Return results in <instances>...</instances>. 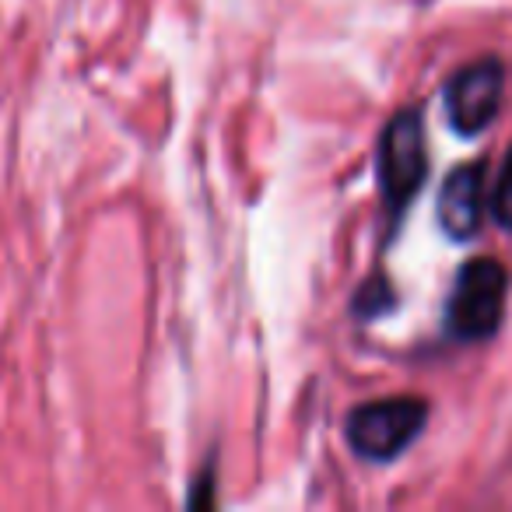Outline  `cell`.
<instances>
[{"label":"cell","instance_id":"3","mask_svg":"<svg viewBox=\"0 0 512 512\" xmlns=\"http://www.w3.org/2000/svg\"><path fill=\"white\" fill-rule=\"evenodd\" d=\"M505 288H509V278H505V267L498 260L477 256V260L463 264L446 306L449 334L460 341H484L495 334L498 320H502Z\"/></svg>","mask_w":512,"mask_h":512},{"label":"cell","instance_id":"5","mask_svg":"<svg viewBox=\"0 0 512 512\" xmlns=\"http://www.w3.org/2000/svg\"><path fill=\"white\" fill-rule=\"evenodd\" d=\"M488 183L481 165H460L439 190V225L449 239H470L481 228Z\"/></svg>","mask_w":512,"mask_h":512},{"label":"cell","instance_id":"6","mask_svg":"<svg viewBox=\"0 0 512 512\" xmlns=\"http://www.w3.org/2000/svg\"><path fill=\"white\" fill-rule=\"evenodd\" d=\"M488 207H491V218H495L498 225L512 228V148H509V155H505L502 169H498V176H495Z\"/></svg>","mask_w":512,"mask_h":512},{"label":"cell","instance_id":"1","mask_svg":"<svg viewBox=\"0 0 512 512\" xmlns=\"http://www.w3.org/2000/svg\"><path fill=\"white\" fill-rule=\"evenodd\" d=\"M428 404L421 397H386L362 404L344 421V439L355 456L372 463H390L421 435Z\"/></svg>","mask_w":512,"mask_h":512},{"label":"cell","instance_id":"2","mask_svg":"<svg viewBox=\"0 0 512 512\" xmlns=\"http://www.w3.org/2000/svg\"><path fill=\"white\" fill-rule=\"evenodd\" d=\"M376 176L379 193L393 214L407 211L414 193L425 186L428 176V144H425V123L418 109H400L383 127L376 148Z\"/></svg>","mask_w":512,"mask_h":512},{"label":"cell","instance_id":"4","mask_svg":"<svg viewBox=\"0 0 512 512\" xmlns=\"http://www.w3.org/2000/svg\"><path fill=\"white\" fill-rule=\"evenodd\" d=\"M505 92V71L498 60H474V64L460 67L453 78L446 81V116L453 123L456 134L474 137L498 116Z\"/></svg>","mask_w":512,"mask_h":512}]
</instances>
